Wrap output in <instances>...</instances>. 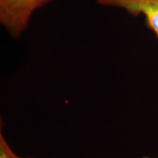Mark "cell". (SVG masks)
I'll list each match as a JSON object with an SVG mask.
<instances>
[{
	"mask_svg": "<svg viewBox=\"0 0 158 158\" xmlns=\"http://www.w3.org/2000/svg\"><path fill=\"white\" fill-rule=\"evenodd\" d=\"M50 0H0V23L13 39H19L28 27L36 10Z\"/></svg>",
	"mask_w": 158,
	"mask_h": 158,
	"instance_id": "cell-1",
	"label": "cell"
},
{
	"mask_svg": "<svg viewBox=\"0 0 158 158\" xmlns=\"http://www.w3.org/2000/svg\"><path fill=\"white\" fill-rule=\"evenodd\" d=\"M96 2L99 6L122 9L135 17L143 16L146 25L158 38V0H97Z\"/></svg>",
	"mask_w": 158,
	"mask_h": 158,
	"instance_id": "cell-2",
	"label": "cell"
},
{
	"mask_svg": "<svg viewBox=\"0 0 158 158\" xmlns=\"http://www.w3.org/2000/svg\"><path fill=\"white\" fill-rule=\"evenodd\" d=\"M0 158H34V157H21L14 152L8 142L6 141L5 136L2 132L0 134Z\"/></svg>",
	"mask_w": 158,
	"mask_h": 158,
	"instance_id": "cell-3",
	"label": "cell"
},
{
	"mask_svg": "<svg viewBox=\"0 0 158 158\" xmlns=\"http://www.w3.org/2000/svg\"><path fill=\"white\" fill-rule=\"evenodd\" d=\"M144 158H148V157H144Z\"/></svg>",
	"mask_w": 158,
	"mask_h": 158,
	"instance_id": "cell-4",
	"label": "cell"
}]
</instances>
